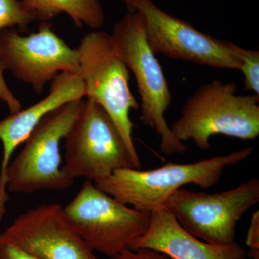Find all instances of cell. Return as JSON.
I'll use <instances>...</instances> for the list:
<instances>
[{
  "label": "cell",
  "instance_id": "cell-1",
  "mask_svg": "<svg viewBox=\"0 0 259 259\" xmlns=\"http://www.w3.org/2000/svg\"><path fill=\"white\" fill-rule=\"evenodd\" d=\"M253 150L249 146L195 163H168L150 171L121 168L93 182L97 188L121 203L151 213L164 207L172 194L183 186L191 184L209 189L215 185L228 166L245 161L252 156Z\"/></svg>",
  "mask_w": 259,
  "mask_h": 259
},
{
  "label": "cell",
  "instance_id": "cell-2",
  "mask_svg": "<svg viewBox=\"0 0 259 259\" xmlns=\"http://www.w3.org/2000/svg\"><path fill=\"white\" fill-rule=\"evenodd\" d=\"M233 82L202 85L186 101L171 130L181 142L192 141L202 151L214 135L247 141L259 136V95H237Z\"/></svg>",
  "mask_w": 259,
  "mask_h": 259
},
{
  "label": "cell",
  "instance_id": "cell-3",
  "mask_svg": "<svg viewBox=\"0 0 259 259\" xmlns=\"http://www.w3.org/2000/svg\"><path fill=\"white\" fill-rule=\"evenodd\" d=\"M79 74L86 89V97L100 104L118 129L127 148L133 166L141 167L135 147L130 118L132 110L139 105L130 89V70L116 47L112 35L95 31L87 34L77 48Z\"/></svg>",
  "mask_w": 259,
  "mask_h": 259
},
{
  "label": "cell",
  "instance_id": "cell-4",
  "mask_svg": "<svg viewBox=\"0 0 259 259\" xmlns=\"http://www.w3.org/2000/svg\"><path fill=\"white\" fill-rule=\"evenodd\" d=\"M117 50L132 71L141 97V120L161 138L162 153H184L187 147L175 137L165 114L172 95L159 61L146 40L144 25L136 12H130L115 24L112 34Z\"/></svg>",
  "mask_w": 259,
  "mask_h": 259
},
{
  "label": "cell",
  "instance_id": "cell-5",
  "mask_svg": "<svg viewBox=\"0 0 259 259\" xmlns=\"http://www.w3.org/2000/svg\"><path fill=\"white\" fill-rule=\"evenodd\" d=\"M83 100H74L57 107L42 118L25 141V146L6 174L7 192L30 194L39 190L70 188L74 179L61 166V141L78 118Z\"/></svg>",
  "mask_w": 259,
  "mask_h": 259
},
{
  "label": "cell",
  "instance_id": "cell-6",
  "mask_svg": "<svg viewBox=\"0 0 259 259\" xmlns=\"http://www.w3.org/2000/svg\"><path fill=\"white\" fill-rule=\"evenodd\" d=\"M63 212L90 249L110 258L131 249L151 222V213L121 203L88 180Z\"/></svg>",
  "mask_w": 259,
  "mask_h": 259
},
{
  "label": "cell",
  "instance_id": "cell-7",
  "mask_svg": "<svg viewBox=\"0 0 259 259\" xmlns=\"http://www.w3.org/2000/svg\"><path fill=\"white\" fill-rule=\"evenodd\" d=\"M65 165L71 178L94 181L134 168L128 148L103 107L90 97L65 137Z\"/></svg>",
  "mask_w": 259,
  "mask_h": 259
},
{
  "label": "cell",
  "instance_id": "cell-8",
  "mask_svg": "<svg viewBox=\"0 0 259 259\" xmlns=\"http://www.w3.org/2000/svg\"><path fill=\"white\" fill-rule=\"evenodd\" d=\"M259 202L257 177L217 194L181 188L164 207L192 236L212 244L235 241L238 221Z\"/></svg>",
  "mask_w": 259,
  "mask_h": 259
},
{
  "label": "cell",
  "instance_id": "cell-9",
  "mask_svg": "<svg viewBox=\"0 0 259 259\" xmlns=\"http://www.w3.org/2000/svg\"><path fill=\"white\" fill-rule=\"evenodd\" d=\"M129 11L141 17L154 54L214 69L240 70L241 59L233 44L199 31L188 22L163 11L152 0H131Z\"/></svg>",
  "mask_w": 259,
  "mask_h": 259
},
{
  "label": "cell",
  "instance_id": "cell-10",
  "mask_svg": "<svg viewBox=\"0 0 259 259\" xmlns=\"http://www.w3.org/2000/svg\"><path fill=\"white\" fill-rule=\"evenodd\" d=\"M0 61L5 69L37 94L60 73L80 71L78 49L70 47L47 23L29 35H22L15 28L1 30Z\"/></svg>",
  "mask_w": 259,
  "mask_h": 259
},
{
  "label": "cell",
  "instance_id": "cell-11",
  "mask_svg": "<svg viewBox=\"0 0 259 259\" xmlns=\"http://www.w3.org/2000/svg\"><path fill=\"white\" fill-rule=\"evenodd\" d=\"M4 233L38 259H99L68 222L58 204L27 211Z\"/></svg>",
  "mask_w": 259,
  "mask_h": 259
},
{
  "label": "cell",
  "instance_id": "cell-12",
  "mask_svg": "<svg viewBox=\"0 0 259 259\" xmlns=\"http://www.w3.org/2000/svg\"><path fill=\"white\" fill-rule=\"evenodd\" d=\"M140 248L155 250L173 259H241L246 255L236 242L212 244L192 236L165 207L151 213L147 231L131 249Z\"/></svg>",
  "mask_w": 259,
  "mask_h": 259
},
{
  "label": "cell",
  "instance_id": "cell-13",
  "mask_svg": "<svg viewBox=\"0 0 259 259\" xmlns=\"http://www.w3.org/2000/svg\"><path fill=\"white\" fill-rule=\"evenodd\" d=\"M86 96L84 82L79 74L60 73L52 80L45 98L0 121V141L7 149L14 151L25 142L46 115L68 102Z\"/></svg>",
  "mask_w": 259,
  "mask_h": 259
},
{
  "label": "cell",
  "instance_id": "cell-14",
  "mask_svg": "<svg viewBox=\"0 0 259 259\" xmlns=\"http://www.w3.org/2000/svg\"><path fill=\"white\" fill-rule=\"evenodd\" d=\"M24 6L39 20L47 21L61 13H66L77 27L83 25L100 28L104 16L100 0H21Z\"/></svg>",
  "mask_w": 259,
  "mask_h": 259
},
{
  "label": "cell",
  "instance_id": "cell-15",
  "mask_svg": "<svg viewBox=\"0 0 259 259\" xmlns=\"http://www.w3.org/2000/svg\"><path fill=\"white\" fill-rule=\"evenodd\" d=\"M35 20L21 0H0V31L17 27L19 31L26 32L29 24Z\"/></svg>",
  "mask_w": 259,
  "mask_h": 259
},
{
  "label": "cell",
  "instance_id": "cell-16",
  "mask_svg": "<svg viewBox=\"0 0 259 259\" xmlns=\"http://www.w3.org/2000/svg\"><path fill=\"white\" fill-rule=\"evenodd\" d=\"M237 55L241 59L240 71L244 76V86L246 90L259 95V52L249 50L233 44Z\"/></svg>",
  "mask_w": 259,
  "mask_h": 259
},
{
  "label": "cell",
  "instance_id": "cell-17",
  "mask_svg": "<svg viewBox=\"0 0 259 259\" xmlns=\"http://www.w3.org/2000/svg\"><path fill=\"white\" fill-rule=\"evenodd\" d=\"M0 259H38L3 232L0 233Z\"/></svg>",
  "mask_w": 259,
  "mask_h": 259
},
{
  "label": "cell",
  "instance_id": "cell-18",
  "mask_svg": "<svg viewBox=\"0 0 259 259\" xmlns=\"http://www.w3.org/2000/svg\"><path fill=\"white\" fill-rule=\"evenodd\" d=\"M246 245L249 247L250 259H259V212L252 215L249 229L247 233Z\"/></svg>",
  "mask_w": 259,
  "mask_h": 259
},
{
  "label": "cell",
  "instance_id": "cell-19",
  "mask_svg": "<svg viewBox=\"0 0 259 259\" xmlns=\"http://www.w3.org/2000/svg\"><path fill=\"white\" fill-rule=\"evenodd\" d=\"M4 66L0 61V99L6 104L10 113L15 114L22 110L20 102L8 88L4 78Z\"/></svg>",
  "mask_w": 259,
  "mask_h": 259
},
{
  "label": "cell",
  "instance_id": "cell-20",
  "mask_svg": "<svg viewBox=\"0 0 259 259\" xmlns=\"http://www.w3.org/2000/svg\"><path fill=\"white\" fill-rule=\"evenodd\" d=\"M111 259H173L161 252L149 249L140 248L137 250L126 249L120 254Z\"/></svg>",
  "mask_w": 259,
  "mask_h": 259
},
{
  "label": "cell",
  "instance_id": "cell-21",
  "mask_svg": "<svg viewBox=\"0 0 259 259\" xmlns=\"http://www.w3.org/2000/svg\"><path fill=\"white\" fill-rule=\"evenodd\" d=\"M125 2L126 5H127V8L130 9V6H131V0H123Z\"/></svg>",
  "mask_w": 259,
  "mask_h": 259
},
{
  "label": "cell",
  "instance_id": "cell-22",
  "mask_svg": "<svg viewBox=\"0 0 259 259\" xmlns=\"http://www.w3.org/2000/svg\"><path fill=\"white\" fill-rule=\"evenodd\" d=\"M241 259H250V258H246V257H243V258H241Z\"/></svg>",
  "mask_w": 259,
  "mask_h": 259
}]
</instances>
